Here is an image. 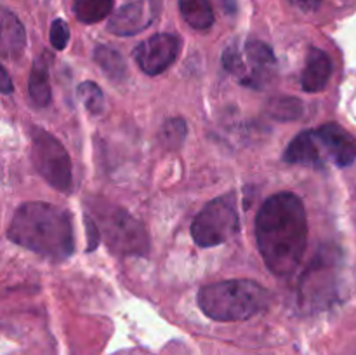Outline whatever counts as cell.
<instances>
[{"label": "cell", "instance_id": "ffe728a7", "mask_svg": "<svg viewBox=\"0 0 356 355\" xmlns=\"http://www.w3.org/2000/svg\"><path fill=\"white\" fill-rule=\"evenodd\" d=\"M268 111L278 120H294L302 115V103L298 97H275L268 104Z\"/></svg>", "mask_w": 356, "mask_h": 355}, {"label": "cell", "instance_id": "4fadbf2b", "mask_svg": "<svg viewBox=\"0 0 356 355\" xmlns=\"http://www.w3.org/2000/svg\"><path fill=\"white\" fill-rule=\"evenodd\" d=\"M332 75V61L329 54L318 47H312L306 58L305 72L301 77V86L306 93H320L329 84Z\"/></svg>", "mask_w": 356, "mask_h": 355}, {"label": "cell", "instance_id": "52a82bcc", "mask_svg": "<svg viewBox=\"0 0 356 355\" xmlns=\"http://www.w3.org/2000/svg\"><path fill=\"white\" fill-rule=\"evenodd\" d=\"M31 162L37 173L56 190H72V160L68 152L51 132L31 127Z\"/></svg>", "mask_w": 356, "mask_h": 355}, {"label": "cell", "instance_id": "5b68a950", "mask_svg": "<svg viewBox=\"0 0 356 355\" xmlns=\"http://www.w3.org/2000/svg\"><path fill=\"white\" fill-rule=\"evenodd\" d=\"M96 223L103 232L104 242L120 256H145L149 249V237L141 221L117 205L97 207Z\"/></svg>", "mask_w": 356, "mask_h": 355}, {"label": "cell", "instance_id": "e0dca14e", "mask_svg": "<svg viewBox=\"0 0 356 355\" xmlns=\"http://www.w3.org/2000/svg\"><path fill=\"white\" fill-rule=\"evenodd\" d=\"M115 0H75L73 14L83 24H94L106 19L113 10Z\"/></svg>", "mask_w": 356, "mask_h": 355}, {"label": "cell", "instance_id": "7a4b0ae2", "mask_svg": "<svg viewBox=\"0 0 356 355\" xmlns=\"http://www.w3.org/2000/svg\"><path fill=\"white\" fill-rule=\"evenodd\" d=\"M7 237L17 246L54 261L70 258L75 249L72 214L49 202H26L16 209Z\"/></svg>", "mask_w": 356, "mask_h": 355}, {"label": "cell", "instance_id": "ba28073f", "mask_svg": "<svg viewBox=\"0 0 356 355\" xmlns=\"http://www.w3.org/2000/svg\"><path fill=\"white\" fill-rule=\"evenodd\" d=\"M337 258L334 249H322L313 258L312 265L305 271L299 284V305L305 312H318L327 308L334 301L330 289H327V281H336Z\"/></svg>", "mask_w": 356, "mask_h": 355}, {"label": "cell", "instance_id": "5bb4252c", "mask_svg": "<svg viewBox=\"0 0 356 355\" xmlns=\"http://www.w3.org/2000/svg\"><path fill=\"white\" fill-rule=\"evenodd\" d=\"M26 45V33L14 13L9 9L2 10V56L3 58H17Z\"/></svg>", "mask_w": 356, "mask_h": 355}, {"label": "cell", "instance_id": "cb8c5ba5", "mask_svg": "<svg viewBox=\"0 0 356 355\" xmlns=\"http://www.w3.org/2000/svg\"><path fill=\"white\" fill-rule=\"evenodd\" d=\"M13 89H14V86L10 84L9 73H7L6 68H2V93L9 94V93H13Z\"/></svg>", "mask_w": 356, "mask_h": 355}, {"label": "cell", "instance_id": "8992f818", "mask_svg": "<svg viewBox=\"0 0 356 355\" xmlns=\"http://www.w3.org/2000/svg\"><path fill=\"white\" fill-rule=\"evenodd\" d=\"M240 232V218L235 194L207 202L191 223V237L200 247H216L228 242Z\"/></svg>", "mask_w": 356, "mask_h": 355}, {"label": "cell", "instance_id": "277c9868", "mask_svg": "<svg viewBox=\"0 0 356 355\" xmlns=\"http://www.w3.org/2000/svg\"><path fill=\"white\" fill-rule=\"evenodd\" d=\"M222 66L242 86L252 89H264L271 82L277 70V58L273 49L264 42L250 38L233 40L222 52Z\"/></svg>", "mask_w": 356, "mask_h": 355}, {"label": "cell", "instance_id": "8fae6325", "mask_svg": "<svg viewBox=\"0 0 356 355\" xmlns=\"http://www.w3.org/2000/svg\"><path fill=\"white\" fill-rule=\"evenodd\" d=\"M323 152L337 167H348L356 160V139L337 122H327L315 129Z\"/></svg>", "mask_w": 356, "mask_h": 355}, {"label": "cell", "instance_id": "2e32d148", "mask_svg": "<svg viewBox=\"0 0 356 355\" xmlns=\"http://www.w3.org/2000/svg\"><path fill=\"white\" fill-rule=\"evenodd\" d=\"M179 13L195 30H209L214 24V10L209 0H179Z\"/></svg>", "mask_w": 356, "mask_h": 355}, {"label": "cell", "instance_id": "ac0fdd59", "mask_svg": "<svg viewBox=\"0 0 356 355\" xmlns=\"http://www.w3.org/2000/svg\"><path fill=\"white\" fill-rule=\"evenodd\" d=\"M94 61L106 73L108 79L115 80V82H120L127 75V66H125L122 56L108 45H97L94 49Z\"/></svg>", "mask_w": 356, "mask_h": 355}, {"label": "cell", "instance_id": "d6986e66", "mask_svg": "<svg viewBox=\"0 0 356 355\" xmlns=\"http://www.w3.org/2000/svg\"><path fill=\"white\" fill-rule=\"evenodd\" d=\"M186 132V122L183 118H170L160 129L159 141L165 150H177L179 146H183Z\"/></svg>", "mask_w": 356, "mask_h": 355}, {"label": "cell", "instance_id": "9c48e42d", "mask_svg": "<svg viewBox=\"0 0 356 355\" xmlns=\"http://www.w3.org/2000/svg\"><path fill=\"white\" fill-rule=\"evenodd\" d=\"M179 49L181 40L176 35L156 33L134 49V59L146 75H160L176 61Z\"/></svg>", "mask_w": 356, "mask_h": 355}, {"label": "cell", "instance_id": "6da1fadb", "mask_svg": "<svg viewBox=\"0 0 356 355\" xmlns=\"http://www.w3.org/2000/svg\"><path fill=\"white\" fill-rule=\"evenodd\" d=\"M256 240L271 274L277 277L294 274L308 246V218L301 198L291 191L266 198L257 212Z\"/></svg>", "mask_w": 356, "mask_h": 355}, {"label": "cell", "instance_id": "3957f363", "mask_svg": "<svg viewBox=\"0 0 356 355\" xmlns=\"http://www.w3.org/2000/svg\"><path fill=\"white\" fill-rule=\"evenodd\" d=\"M270 303V292L249 278L222 281L204 285L198 291V306L219 322H238L263 312Z\"/></svg>", "mask_w": 356, "mask_h": 355}, {"label": "cell", "instance_id": "7c38bea8", "mask_svg": "<svg viewBox=\"0 0 356 355\" xmlns=\"http://www.w3.org/2000/svg\"><path fill=\"white\" fill-rule=\"evenodd\" d=\"M284 160L294 166H306L313 169H323L327 164V155L323 152L320 139L316 136L315 129L312 131H302L289 143L287 150L284 153Z\"/></svg>", "mask_w": 356, "mask_h": 355}, {"label": "cell", "instance_id": "603a6c76", "mask_svg": "<svg viewBox=\"0 0 356 355\" xmlns=\"http://www.w3.org/2000/svg\"><path fill=\"white\" fill-rule=\"evenodd\" d=\"M291 3L302 13H315L322 6V0H291Z\"/></svg>", "mask_w": 356, "mask_h": 355}, {"label": "cell", "instance_id": "7402d4cb", "mask_svg": "<svg viewBox=\"0 0 356 355\" xmlns=\"http://www.w3.org/2000/svg\"><path fill=\"white\" fill-rule=\"evenodd\" d=\"M70 40L68 24L63 19H54L51 24V44L56 51H63Z\"/></svg>", "mask_w": 356, "mask_h": 355}, {"label": "cell", "instance_id": "30bf717a", "mask_svg": "<svg viewBox=\"0 0 356 355\" xmlns=\"http://www.w3.org/2000/svg\"><path fill=\"white\" fill-rule=\"evenodd\" d=\"M156 13H159V3H153V0H136L125 3L111 16L108 30L120 37L136 35L153 23Z\"/></svg>", "mask_w": 356, "mask_h": 355}, {"label": "cell", "instance_id": "44dd1931", "mask_svg": "<svg viewBox=\"0 0 356 355\" xmlns=\"http://www.w3.org/2000/svg\"><path fill=\"white\" fill-rule=\"evenodd\" d=\"M76 93H79L80 101H82L83 106L87 108V111H89V113H92V115L103 113L104 96H103V90H101V87L97 86L96 82H90V80H87V82L80 84L79 89H76Z\"/></svg>", "mask_w": 356, "mask_h": 355}, {"label": "cell", "instance_id": "9a60e30c", "mask_svg": "<svg viewBox=\"0 0 356 355\" xmlns=\"http://www.w3.org/2000/svg\"><path fill=\"white\" fill-rule=\"evenodd\" d=\"M28 93L31 101L37 106H47L51 103V84H49V65L47 58L40 56L31 66L30 80H28Z\"/></svg>", "mask_w": 356, "mask_h": 355}]
</instances>
